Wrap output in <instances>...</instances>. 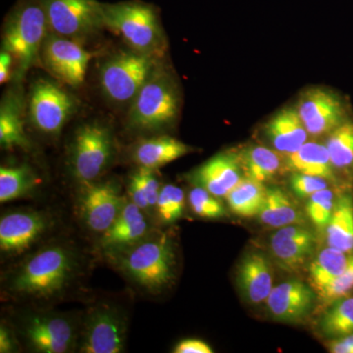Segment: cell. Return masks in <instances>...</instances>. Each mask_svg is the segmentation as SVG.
Instances as JSON below:
<instances>
[{
	"label": "cell",
	"instance_id": "6da1fadb",
	"mask_svg": "<svg viewBox=\"0 0 353 353\" xmlns=\"http://www.w3.org/2000/svg\"><path fill=\"white\" fill-rule=\"evenodd\" d=\"M78 268L75 253L67 246L41 248L23 262L9 279L8 290L15 296L50 299L71 284Z\"/></svg>",
	"mask_w": 353,
	"mask_h": 353
},
{
	"label": "cell",
	"instance_id": "7a4b0ae2",
	"mask_svg": "<svg viewBox=\"0 0 353 353\" xmlns=\"http://www.w3.org/2000/svg\"><path fill=\"white\" fill-rule=\"evenodd\" d=\"M116 254L120 270L146 292H162L175 279V250L167 234L146 236Z\"/></svg>",
	"mask_w": 353,
	"mask_h": 353
},
{
	"label": "cell",
	"instance_id": "3957f363",
	"mask_svg": "<svg viewBox=\"0 0 353 353\" xmlns=\"http://www.w3.org/2000/svg\"><path fill=\"white\" fill-rule=\"evenodd\" d=\"M48 30L41 0H23L9 16L4 27L2 50L10 53L17 62L18 79L38 63Z\"/></svg>",
	"mask_w": 353,
	"mask_h": 353
},
{
	"label": "cell",
	"instance_id": "277c9868",
	"mask_svg": "<svg viewBox=\"0 0 353 353\" xmlns=\"http://www.w3.org/2000/svg\"><path fill=\"white\" fill-rule=\"evenodd\" d=\"M105 28L119 34L131 50L161 57L163 31L157 9L139 0L102 3Z\"/></svg>",
	"mask_w": 353,
	"mask_h": 353
},
{
	"label": "cell",
	"instance_id": "5b68a950",
	"mask_svg": "<svg viewBox=\"0 0 353 353\" xmlns=\"http://www.w3.org/2000/svg\"><path fill=\"white\" fill-rule=\"evenodd\" d=\"M180 105L175 81L159 66L132 101L128 122L138 131H160L175 122Z\"/></svg>",
	"mask_w": 353,
	"mask_h": 353
},
{
	"label": "cell",
	"instance_id": "8992f818",
	"mask_svg": "<svg viewBox=\"0 0 353 353\" xmlns=\"http://www.w3.org/2000/svg\"><path fill=\"white\" fill-rule=\"evenodd\" d=\"M159 66L158 57L134 50L121 51L101 67L102 90L115 103H132Z\"/></svg>",
	"mask_w": 353,
	"mask_h": 353
},
{
	"label": "cell",
	"instance_id": "52a82bcc",
	"mask_svg": "<svg viewBox=\"0 0 353 353\" xmlns=\"http://www.w3.org/2000/svg\"><path fill=\"white\" fill-rule=\"evenodd\" d=\"M114 139L109 128L90 123L79 128L70 152V167L77 180L92 183L112 163Z\"/></svg>",
	"mask_w": 353,
	"mask_h": 353
},
{
	"label": "cell",
	"instance_id": "ba28073f",
	"mask_svg": "<svg viewBox=\"0 0 353 353\" xmlns=\"http://www.w3.org/2000/svg\"><path fill=\"white\" fill-rule=\"evenodd\" d=\"M52 34L80 41L105 28L97 0H41Z\"/></svg>",
	"mask_w": 353,
	"mask_h": 353
},
{
	"label": "cell",
	"instance_id": "9c48e42d",
	"mask_svg": "<svg viewBox=\"0 0 353 353\" xmlns=\"http://www.w3.org/2000/svg\"><path fill=\"white\" fill-rule=\"evenodd\" d=\"M72 95L52 81L41 79L32 85L29 99L34 126L46 134H58L75 111Z\"/></svg>",
	"mask_w": 353,
	"mask_h": 353
},
{
	"label": "cell",
	"instance_id": "30bf717a",
	"mask_svg": "<svg viewBox=\"0 0 353 353\" xmlns=\"http://www.w3.org/2000/svg\"><path fill=\"white\" fill-rule=\"evenodd\" d=\"M127 336L126 318L113 306L97 305L88 313L83 323L80 352L119 353L124 350Z\"/></svg>",
	"mask_w": 353,
	"mask_h": 353
},
{
	"label": "cell",
	"instance_id": "8fae6325",
	"mask_svg": "<svg viewBox=\"0 0 353 353\" xmlns=\"http://www.w3.org/2000/svg\"><path fill=\"white\" fill-rule=\"evenodd\" d=\"M22 334L34 352H68L78 340L75 322L66 315L57 313H34L25 317Z\"/></svg>",
	"mask_w": 353,
	"mask_h": 353
},
{
	"label": "cell",
	"instance_id": "7c38bea8",
	"mask_svg": "<svg viewBox=\"0 0 353 353\" xmlns=\"http://www.w3.org/2000/svg\"><path fill=\"white\" fill-rule=\"evenodd\" d=\"M41 58L46 68L58 80L77 87L85 81L92 54L79 41L50 34L44 41Z\"/></svg>",
	"mask_w": 353,
	"mask_h": 353
},
{
	"label": "cell",
	"instance_id": "4fadbf2b",
	"mask_svg": "<svg viewBox=\"0 0 353 353\" xmlns=\"http://www.w3.org/2000/svg\"><path fill=\"white\" fill-rule=\"evenodd\" d=\"M296 108L309 136L331 134L347 121L340 97L327 88H308L299 97Z\"/></svg>",
	"mask_w": 353,
	"mask_h": 353
},
{
	"label": "cell",
	"instance_id": "5bb4252c",
	"mask_svg": "<svg viewBox=\"0 0 353 353\" xmlns=\"http://www.w3.org/2000/svg\"><path fill=\"white\" fill-rule=\"evenodd\" d=\"M81 214L88 229L103 234L112 226L126 201L114 182L83 183Z\"/></svg>",
	"mask_w": 353,
	"mask_h": 353
},
{
	"label": "cell",
	"instance_id": "9a60e30c",
	"mask_svg": "<svg viewBox=\"0 0 353 353\" xmlns=\"http://www.w3.org/2000/svg\"><path fill=\"white\" fill-rule=\"evenodd\" d=\"M48 220L37 211H14L0 220V250L6 254L27 252L43 236Z\"/></svg>",
	"mask_w": 353,
	"mask_h": 353
},
{
	"label": "cell",
	"instance_id": "2e32d148",
	"mask_svg": "<svg viewBox=\"0 0 353 353\" xmlns=\"http://www.w3.org/2000/svg\"><path fill=\"white\" fill-rule=\"evenodd\" d=\"M316 238L307 228L290 225L272 234L270 248L276 261L285 271L296 272L314 254Z\"/></svg>",
	"mask_w": 353,
	"mask_h": 353
},
{
	"label": "cell",
	"instance_id": "e0dca14e",
	"mask_svg": "<svg viewBox=\"0 0 353 353\" xmlns=\"http://www.w3.org/2000/svg\"><path fill=\"white\" fill-rule=\"evenodd\" d=\"M316 292L311 285L299 280H290L272 289L266 301L267 308L275 319L297 322L311 312Z\"/></svg>",
	"mask_w": 353,
	"mask_h": 353
},
{
	"label": "cell",
	"instance_id": "ac0fdd59",
	"mask_svg": "<svg viewBox=\"0 0 353 353\" xmlns=\"http://www.w3.org/2000/svg\"><path fill=\"white\" fill-rule=\"evenodd\" d=\"M240 155L222 152L208 160L190 174L192 182L216 197H225L243 178Z\"/></svg>",
	"mask_w": 353,
	"mask_h": 353
},
{
	"label": "cell",
	"instance_id": "d6986e66",
	"mask_svg": "<svg viewBox=\"0 0 353 353\" xmlns=\"http://www.w3.org/2000/svg\"><path fill=\"white\" fill-rule=\"evenodd\" d=\"M148 234V222L143 210L134 202H126L112 226L101 234L103 250L117 252L143 240Z\"/></svg>",
	"mask_w": 353,
	"mask_h": 353
},
{
	"label": "cell",
	"instance_id": "ffe728a7",
	"mask_svg": "<svg viewBox=\"0 0 353 353\" xmlns=\"http://www.w3.org/2000/svg\"><path fill=\"white\" fill-rule=\"evenodd\" d=\"M265 132L276 152L288 155L308 141L309 134L296 108H285L265 125Z\"/></svg>",
	"mask_w": 353,
	"mask_h": 353
},
{
	"label": "cell",
	"instance_id": "44dd1931",
	"mask_svg": "<svg viewBox=\"0 0 353 353\" xmlns=\"http://www.w3.org/2000/svg\"><path fill=\"white\" fill-rule=\"evenodd\" d=\"M238 282L250 303H266L274 288L273 272L266 257L259 252L246 255L239 267Z\"/></svg>",
	"mask_w": 353,
	"mask_h": 353
},
{
	"label": "cell",
	"instance_id": "7402d4cb",
	"mask_svg": "<svg viewBox=\"0 0 353 353\" xmlns=\"http://www.w3.org/2000/svg\"><path fill=\"white\" fill-rule=\"evenodd\" d=\"M192 152L190 146L178 139L155 137L139 141L132 150V159L139 167L157 170Z\"/></svg>",
	"mask_w": 353,
	"mask_h": 353
},
{
	"label": "cell",
	"instance_id": "603a6c76",
	"mask_svg": "<svg viewBox=\"0 0 353 353\" xmlns=\"http://www.w3.org/2000/svg\"><path fill=\"white\" fill-rule=\"evenodd\" d=\"M285 166L292 173L321 176L336 182V175L326 145L306 141L296 152L285 155Z\"/></svg>",
	"mask_w": 353,
	"mask_h": 353
},
{
	"label": "cell",
	"instance_id": "cb8c5ba5",
	"mask_svg": "<svg viewBox=\"0 0 353 353\" xmlns=\"http://www.w3.org/2000/svg\"><path fill=\"white\" fill-rule=\"evenodd\" d=\"M22 97L9 92L0 106V145L4 150L28 148L30 141L25 132Z\"/></svg>",
	"mask_w": 353,
	"mask_h": 353
},
{
	"label": "cell",
	"instance_id": "d4e9b609",
	"mask_svg": "<svg viewBox=\"0 0 353 353\" xmlns=\"http://www.w3.org/2000/svg\"><path fill=\"white\" fill-rule=\"evenodd\" d=\"M328 245L341 252L353 253V199L350 196L339 197L326 230Z\"/></svg>",
	"mask_w": 353,
	"mask_h": 353
},
{
	"label": "cell",
	"instance_id": "484cf974",
	"mask_svg": "<svg viewBox=\"0 0 353 353\" xmlns=\"http://www.w3.org/2000/svg\"><path fill=\"white\" fill-rule=\"evenodd\" d=\"M257 217L262 224L277 229L303 223L299 209L280 189L267 190L263 205Z\"/></svg>",
	"mask_w": 353,
	"mask_h": 353
},
{
	"label": "cell",
	"instance_id": "4316f807",
	"mask_svg": "<svg viewBox=\"0 0 353 353\" xmlns=\"http://www.w3.org/2000/svg\"><path fill=\"white\" fill-rule=\"evenodd\" d=\"M350 254L329 248L323 250L309 266L311 287L319 294L345 271Z\"/></svg>",
	"mask_w": 353,
	"mask_h": 353
},
{
	"label": "cell",
	"instance_id": "83f0119b",
	"mask_svg": "<svg viewBox=\"0 0 353 353\" xmlns=\"http://www.w3.org/2000/svg\"><path fill=\"white\" fill-rule=\"evenodd\" d=\"M240 158L246 178L261 183L274 178L282 167L279 152L265 146H252L245 150Z\"/></svg>",
	"mask_w": 353,
	"mask_h": 353
},
{
	"label": "cell",
	"instance_id": "f1b7e54d",
	"mask_svg": "<svg viewBox=\"0 0 353 353\" xmlns=\"http://www.w3.org/2000/svg\"><path fill=\"white\" fill-rule=\"evenodd\" d=\"M267 190L263 183L243 178L225 196L229 208L241 217H253L259 214L263 205Z\"/></svg>",
	"mask_w": 353,
	"mask_h": 353
},
{
	"label": "cell",
	"instance_id": "f546056e",
	"mask_svg": "<svg viewBox=\"0 0 353 353\" xmlns=\"http://www.w3.org/2000/svg\"><path fill=\"white\" fill-rule=\"evenodd\" d=\"M38 176L29 165L0 168V202L16 201L27 196L38 185Z\"/></svg>",
	"mask_w": 353,
	"mask_h": 353
},
{
	"label": "cell",
	"instance_id": "4dcf8cb0",
	"mask_svg": "<svg viewBox=\"0 0 353 353\" xmlns=\"http://www.w3.org/2000/svg\"><path fill=\"white\" fill-rule=\"evenodd\" d=\"M334 170L353 172V122L345 121L331 134L326 143Z\"/></svg>",
	"mask_w": 353,
	"mask_h": 353
},
{
	"label": "cell",
	"instance_id": "1f68e13d",
	"mask_svg": "<svg viewBox=\"0 0 353 353\" xmlns=\"http://www.w3.org/2000/svg\"><path fill=\"white\" fill-rule=\"evenodd\" d=\"M320 329L328 338H341L353 334V297L333 301L320 320Z\"/></svg>",
	"mask_w": 353,
	"mask_h": 353
},
{
	"label": "cell",
	"instance_id": "d6a6232c",
	"mask_svg": "<svg viewBox=\"0 0 353 353\" xmlns=\"http://www.w3.org/2000/svg\"><path fill=\"white\" fill-rule=\"evenodd\" d=\"M154 171L139 167L130 179L129 190L132 201L143 210L157 208L161 187Z\"/></svg>",
	"mask_w": 353,
	"mask_h": 353
},
{
	"label": "cell",
	"instance_id": "836d02e7",
	"mask_svg": "<svg viewBox=\"0 0 353 353\" xmlns=\"http://www.w3.org/2000/svg\"><path fill=\"white\" fill-rule=\"evenodd\" d=\"M336 197L333 190L325 189L308 197L306 213L318 231L325 232L336 206Z\"/></svg>",
	"mask_w": 353,
	"mask_h": 353
},
{
	"label": "cell",
	"instance_id": "e575fe53",
	"mask_svg": "<svg viewBox=\"0 0 353 353\" xmlns=\"http://www.w3.org/2000/svg\"><path fill=\"white\" fill-rule=\"evenodd\" d=\"M185 208V192L181 188L166 185L161 188L158 196L157 214L162 222L171 224L182 217Z\"/></svg>",
	"mask_w": 353,
	"mask_h": 353
},
{
	"label": "cell",
	"instance_id": "d590c367",
	"mask_svg": "<svg viewBox=\"0 0 353 353\" xmlns=\"http://www.w3.org/2000/svg\"><path fill=\"white\" fill-rule=\"evenodd\" d=\"M217 199L201 187L194 188L189 194L190 208L194 214L206 219H217L227 215L226 209Z\"/></svg>",
	"mask_w": 353,
	"mask_h": 353
},
{
	"label": "cell",
	"instance_id": "8d00e7d4",
	"mask_svg": "<svg viewBox=\"0 0 353 353\" xmlns=\"http://www.w3.org/2000/svg\"><path fill=\"white\" fill-rule=\"evenodd\" d=\"M353 289V253L350 254V259L345 271L336 280L322 290L318 296L325 303H332L336 299L347 296L348 292Z\"/></svg>",
	"mask_w": 353,
	"mask_h": 353
},
{
	"label": "cell",
	"instance_id": "74e56055",
	"mask_svg": "<svg viewBox=\"0 0 353 353\" xmlns=\"http://www.w3.org/2000/svg\"><path fill=\"white\" fill-rule=\"evenodd\" d=\"M330 181L321 176L292 173L290 176V187L294 194L301 197H309L320 190L328 189Z\"/></svg>",
	"mask_w": 353,
	"mask_h": 353
},
{
	"label": "cell",
	"instance_id": "f35d334b",
	"mask_svg": "<svg viewBox=\"0 0 353 353\" xmlns=\"http://www.w3.org/2000/svg\"><path fill=\"white\" fill-rule=\"evenodd\" d=\"M176 353H212V348L205 341L196 339L181 341L174 348Z\"/></svg>",
	"mask_w": 353,
	"mask_h": 353
},
{
	"label": "cell",
	"instance_id": "ab89813d",
	"mask_svg": "<svg viewBox=\"0 0 353 353\" xmlns=\"http://www.w3.org/2000/svg\"><path fill=\"white\" fill-rule=\"evenodd\" d=\"M328 348L332 353H353V334L334 339L328 343Z\"/></svg>",
	"mask_w": 353,
	"mask_h": 353
},
{
	"label": "cell",
	"instance_id": "60d3db41",
	"mask_svg": "<svg viewBox=\"0 0 353 353\" xmlns=\"http://www.w3.org/2000/svg\"><path fill=\"white\" fill-rule=\"evenodd\" d=\"M15 350L12 333L4 325L0 327V352H12Z\"/></svg>",
	"mask_w": 353,
	"mask_h": 353
},
{
	"label": "cell",
	"instance_id": "b9f144b4",
	"mask_svg": "<svg viewBox=\"0 0 353 353\" xmlns=\"http://www.w3.org/2000/svg\"><path fill=\"white\" fill-rule=\"evenodd\" d=\"M12 62V55L6 50H1V53H0V83H4L8 81Z\"/></svg>",
	"mask_w": 353,
	"mask_h": 353
}]
</instances>
